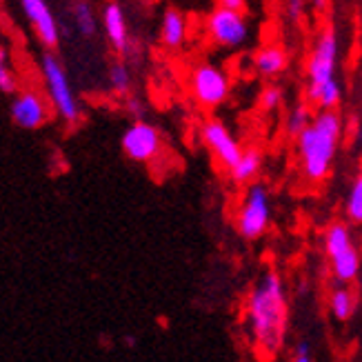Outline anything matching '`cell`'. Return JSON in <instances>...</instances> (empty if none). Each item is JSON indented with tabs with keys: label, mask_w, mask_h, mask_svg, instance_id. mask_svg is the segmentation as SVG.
Returning <instances> with one entry per match:
<instances>
[{
	"label": "cell",
	"mask_w": 362,
	"mask_h": 362,
	"mask_svg": "<svg viewBox=\"0 0 362 362\" xmlns=\"http://www.w3.org/2000/svg\"><path fill=\"white\" fill-rule=\"evenodd\" d=\"M245 322L251 344L260 358H276L287 338L289 305L280 274L267 269L251 287L245 303Z\"/></svg>",
	"instance_id": "1"
},
{
	"label": "cell",
	"mask_w": 362,
	"mask_h": 362,
	"mask_svg": "<svg viewBox=\"0 0 362 362\" xmlns=\"http://www.w3.org/2000/svg\"><path fill=\"white\" fill-rule=\"evenodd\" d=\"M342 140V118L336 109L318 112L309 122V127L296 138L298 165L305 180L322 182L336 160V153Z\"/></svg>",
	"instance_id": "2"
},
{
	"label": "cell",
	"mask_w": 362,
	"mask_h": 362,
	"mask_svg": "<svg viewBox=\"0 0 362 362\" xmlns=\"http://www.w3.org/2000/svg\"><path fill=\"white\" fill-rule=\"evenodd\" d=\"M325 243V254L329 258V267H332L334 278L340 285L356 280L360 272V251L354 245V235L347 223H332L325 229L322 235Z\"/></svg>",
	"instance_id": "3"
},
{
	"label": "cell",
	"mask_w": 362,
	"mask_h": 362,
	"mask_svg": "<svg viewBox=\"0 0 362 362\" xmlns=\"http://www.w3.org/2000/svg\"><path fill=\"white\" fill-rule=\"evenodd\" d=\"M40 71L45 76L47 93H49L56 114L67 124H76L78 120H81V105H78V100H76V93L71 89V83L67 78L65 67L60 65V60L54 54H42Z\"/></svg>",
	"instance_id": "4"
},
{
	"label": "cell",
	"mask_w": 362,
	"mask_h": 362,
	"mask_svg": "<svg viewBox=\"0 0 362 362\" xmlns=\"http://www.w3.org/2000/svg\"><path fill=\"white\" fill-rule=\"evenodd\" d=\"M272 225V196L260 182L249 185L235 216V229L245 240H258Z\"/></svg>",
	"instance_id": "5"
},
{
	"label": "cell",
	"mask_w": 362,
	"mask_h": 362,
	"mask_svg": "<svg viewBox=\"0 0 362 362\" xmlns=\"http://www.w3.org/2000/svg\"><path fill=\"white\" fill-rule=\"evenodd\" d=\"M340 58V40L334 29H322L316 42L311 47V54L307 60V91L318 89L327 83L336 81Z\"/></svg>",
	"instance_id": "6"
},
{
	"label": "cell",
	"mask_w": 362,
	"mask_h": 362,
	"mask_svg": "<svg viewBox=\"0 0 362 362\" xmlns=\"http://www.w3.org/2000/svg\"><path fill=\"white\" fill-rule=\"evenodd\" d=\"M229 76L223 67L211 65V62L196 65L192 76H189V91H192L194 100L204 109L223 105L229 96Z\"/></svg>",
	"instance_id": "7"
},
{
	"label": "cell",
	"mask_w": 362,
	"mask_h": 362,
	"mask_svg": "<svg viewBox=\"0 0 362 362\" xmlns=\"http://www.w3.org/2000/svg\"><path fill=\"white\" fill-rule=\"evenodd\" d=\"M207 34L211 42L235 49V47H243L249 40L251 27H249L245 11H231L225 7H216L207 16Z\"/></svg>",
	"instance_id": "8"
},
{
	"label": "cell",
	"mask_w": 362,
	"mask_h": 362,
	"mask_svg": "<svg viewBox=\"0 0 362 362\" xmlns=\"http://www.w3.org/2000/svg\"><path fill=\"white\" fill-rule=\"evenodd\" d=\"M120 147L129 160L140 163V165H149L158 158L163 151V136L151 122L136 120L124 129V134L120 138Z\"/></svg>",
	"instance_id": "9"
},
{
	"label": "cell",
	"mask_w": 362,
	"mask_h": 362,
	"mask_svg": "<svg viewBox=\"0 0 362 362\" xmlns=\"http://www.w3.org/2000/svg\"><path fill=\"white\" fill-rule=\"evenodd\" d=\"M200 138H202L204 147L211 151L216 163L223 169L231 171L235 165H238L240 156H243V147H240V143L235 140V136L229 132V127L223 120L211 118L207 122H202Z\"/></svg>",
	"instance_id": "10"
},
{
	"label": "cell",
	"mask_w": 362,
	"mask_h": 362,
	"mask_svg": "<svg viewBox=\"0 0 362 362\" xmlns=\"http://www.w3.org/2000/svg\"><path fill=\"white\" fill-rule=\"evenodd\" d=\"M9 116L16 127L34 132L40 129L52 114H49V105L45 103V98L38 91H21L9 107Z\"/></svg>",
	"instance_id": "11"
},
{
	"label": "cell",
	"mask_w": 362,
	"mask_h": 362,
	"mask_svg": "<svg viewBox=\"0 0 362 362\" xmlns=\"http://www.w3.org/2000/svg\"><path fill=\"white\" fill-rule=\"evenodd\" d=\"M21 5H23V11L27 13L29 23L34 25L40 42L45 47H49V49H54L58 45L60 31H58V23L54 18L52 9L47 7L45 0H21Z\"/></svg>",
	"instance_id": "12"
},
{
	"label": "cell",
	"mask_w": 362,
	"mask_h": 362,
	"mask_svg": "<svg viewBox=\"0 0 362 362\" xmlns=\"http://www.w3.org/2000/svg\"><path fill=\"white\" fill-rule=\"evenodd\" d=\"M103 27L109 45L114 47L118 54L129 52V29H127V18L118 3H107L103 9Z\"/></svg>",
	"instance_id": "13"
},
{
	"label": "cell",
	"mask_w": 362,
	"mask_h": 362,
	"mask_svg": "<svg viewBox=\"0 0 362 362\" xmlns=\"http://www.w3.org/2000/svg\"><path fill=\"white\" fill-rule=\"evenodd\" d=\"M254 69L262 78H276L287 69V54L278 45L260 47L254 56Z\"/></svg>",
	"instance_id": "14"
},
{
	"label": "cell",
	"mask_w": 362,
	"mask_h": 362,
	"mask_svg": "<svg viewBox=\"0 0 362 362\" xmlns=\"http://www.w3.org/2000/svg\"><path fill=\"white\" fill-rule=\"evenodd\" d=\"M260 169H262V151L256 147H249L243 149L240 160L229 171V176L235 185H254Z\"/></svg>",
	"instance_id": "15"
},
{
	"label": "cell",
	"mask_w": 362,
	"mask_h": 362,
	"mask_svg": "<svg viewBox=\"0 0 362 362\" xmlns=\"http://www.w3.org/2000/svg\"><path fill=\"white\" fill-rule=\"evenodd\" d=\"M160 40L169 49H178L187 40V21L178 9H167L160 23Z\"/></svg>",
	"instance_id": "16"
},
{
	"label": "cell",
	"mask_w": 362,
	"mask_h": 362,
	"mask_svg": "<svg viewBox=\"0 0 362 362\" xmlns=\"http://www.w3.org/2000/svg\"><path fill=\"white\" fill-rule=\"evenodd\" d=\"M354 311H356V296L347 285H340L329 293V313H332L334 320L347 322L351 320Z\"/></svg>",
	"instance_id": "17"
},
{
	"label": "cell",
	"mask_w": 362,
	"mask_h": 362,
	"mask_svg": "<svg viewBox=\"0 0 362 362\" xmlns=\"http://www.w3.org/2000/svg\"><path fill=\"white\" fill-rule=\"evenodd\" d=\"M71 13H74L76 29L81 31L85 38H93V34H96V29H98V23H96V13H93V7L89 5V0H76L71 7Z\"/></svg>",
	"instance_id": "18"
},
{
	"label": "cell",
	"mask_w": 362,
	"mask_h": 362,
	"mask_svg": "<svg viewBox=\"0 0 362 362\" xmlns=\"http://www.w3.org/2000/svg\"><path fill=\"white\" fill-rule=\"evenodd\" d=\"M344 209H347V218L351 220V223L362 225V174L351 182Z\"/></svg>",
	"instance_id": "19"
},
{
	"label": "cell",
	"mask_w": 362,
	"mask_h": 362,
	"mask_svg": "<svg viewBox=\"0 0 362 362\" xmlns=\"http://www.w3.org/2000/svg\"><path fill=\"white\" fill-rule=\"evenodd\" d=\"M313 120L311 112H309V107L307 105H296L291 107V112L287 116V132L289 136H300L307 127H309V122Z\"/></svg>",
	"instance_id": "20"
},
{
	"label": "cell",
	"mask_w": 362,
	"mask_h": 362,
	"mask_svg": "<svg viewBox=\"0 0 362 362\" xmlns=\"http://www.w3.org/2000/svg\"><path fill=\"white\" fill-rule=\"evenodd\" d=\"M109 85H112V89L116 93H120V96L129 93V89H132V71L127 69V65H122V62L112 65V69H109Z\"/></svg>",
	"instance_id": "21"
},
{
	"label": "cell",
	"mask_w": 362,
	"mask_h": 362,
	"mask_svg": "<svg viewBox=\"0 0 362 362\" xmlns=\"http://www.w3.org/2000/svg\"><path fill=\"white\" fill-rule=\"evenodd\" d=\"M18 89V81H16V76L9 67V58H7V52L0 49V91L3 93H13Z\"/></svg>",
	"instance_id": "22"
},
{
	"label": "cell",
	"mask_w": 362,
	"mask_h": 362,
	"mask_svg": "<svg viewBox=\"0 0 362 362\" xmlns=\"http://www.w3.org/2000/svg\"><path fill=\"white\" fill-rule=\"evenodd\" d=\"M280 105H282V91L278 87L272 85L260 93V107L264 112H276Z\"/></svg>",
	"instance_id": "23"
},
{
	"label": "cell",
	"mask_w": 362,
	"mask_h": 362,
	"mask_svg": "<svg viewBox=\"0 0 362 362\" xmlns=\"http://www.w3.org/2000/svg\"><path fill=\"white\" fill-rule=\"evenodd\" d=\"M309 7V0H285V13L289 21H300Z\"/></svg>",
	"instance_id": "24"
},
{
	"label": "cell",
	"mask_w": 362,
	"mask_h": 362,
	"mask_svg": "<svg viewBox=\"0 0 362 362\" xmlns=\"http://www.w3.org/2000/svg\"><path fill=\"white\" fill-rule=\"evenodd\" d=\"M291 362H313V351L309 342H298L291 354Z\"/></svg>",
	"instance_id": "25"
},
{
	"label": "cell",
	"mask_w": 362,
	"mask_h": 362,
	"mask_svg": "<svg viewBox=\"0 0 362 362\" xmlns=\"http://www.w3.org/2000/svg\"><path fill=\"white\" fill-rule=\"evenodd\" d=\"M218 7H225L231 11H245L247 0H218Z\"/></svg>",
	"instance_id": "26"
},
{
	"label": "cell",
	"mask_w": 362,
	"mask_h": 362,
	"mask_svg": "<svg viewBox=\"0 0 362 362\" xmlns=\"http://www.w3.org/2000/svg\"><path fill=\"white\" fill-rule=\"evenodd\" d=\"M327 5H329V0H309V7L316 11V13L327 11Z\"/></svg>",
	"instance_id": "27"
}]
</instances>
